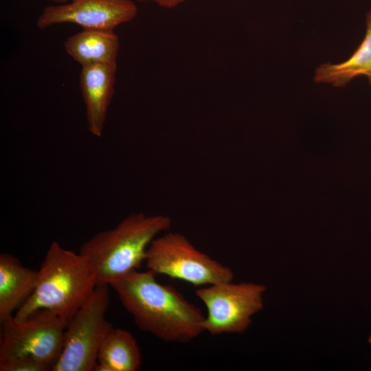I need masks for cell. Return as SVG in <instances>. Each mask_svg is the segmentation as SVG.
I'll return each instance as SVG.
<instances>
[{"label":"cell","instance_id":"3","mask_svg":"<svg viewBox=\"0 0 371 371\" xmlns=\"http://www.w3.org/2000/svg\"><path fill=\"white\" fill-rule=\"evenodd\" d=\"M170 227L168 216L132 213L115 227L99 232L85 241L79 253L91 266L97 285H109L137 270L145 261L152 241Z\"/></svg>","mask_w":371,"mask_h":371},{"label":"cell","instance_id":"15","mask_svg":"<svg viewBox=\"0 0 371 371\" xmlns=\"http://www.w3.org/2000/svg\"><path fill=\"white\" fill-rule=\"evenodd\" d=\"M138 1H152L164 8H173L186 0H137Z\"/></svg>","mask_w":371,"mask_h":371},{"label":"cell","instance_id":"11","mask_svg":"<svg viewBox=\"0 0 371 371\" xmlns=\"http://www.w3.org/2000/svg\"><path fill=\"white\" fill-rule=\"evenodd\" d=\"M64 46L67 53L83 66L117 63L120 42L113 30L83 29L68 37Z\"/></svg>","mask_w":371,"mask_h":371},{"label":"cell","instance_id":"13","mask_svg":"<svg viewBox=\"0 0 371 371\" xmlns=\"http://www.w3.org/2000/svg\"><path fill=\"white\" fill-rule=\"evenodd\" d=\"M368 78L371 85V10L366 16V32L364 39L346 61L339 64L325 63L315 71L317 82L330 83L342 87L357 76Z\"/></svg>","mask_w":371,"mask_h":371},{"label":"cell","instance_id":"5","mask_svg":"<svg viewBox=\"0 0 371 371\" xmlns=\"http://www.w3.org/2000/svg\"><path fill=\"white\" fill-rule=\"evenodd\" d=\"M109 285H97L67 324L63 350L52 371H93L100 344L111 325L105 317Z\"/></svg>","mask_w":371,"mask_h":371},{"label":"cell","instance_id":"6","mask_svg":"<svg viewBox=\"0 0 371 371\" xmlns=\"http://www.w3.org/2000/svg\"><path fill=\"white\" fill-rule=\"evenodd\" d=\"M265 286L252 282H220L202 286L196 296L207 313L204 331L212 335L242 333L251 323V317L263 308Z\"/></svg>","mask_w":371,"mask_h":371},{"label":"cell","instance_id":"1","mask_svg":"<svg viewBox=\"0 0 371 371\" xmlns=\"http://www.w3.org/2000/svg\"><path fill=\"white\" fill-rule=\"evenodd\" d=\"M156 274L134 270L112 282L124 308L142 330L171 343H188L204 332L205 315L179 291L162 284Z\"/></svg>","mask_w":371,"mask_h":371},{"label":"cell","instance_id":"16","mask_svg":"<svg viewBox=\"0 0 371 371\" xmlns=\"http://www.w3.org/2000/svg\"><path fill=\"white\" fill-rule=\"evenodd\" d=\"M52 1H54L55 3H68L72 0H50Z\"/></svg>","mask_w":371,"mask_h":371},{"label":"cell","instance_id":"9","mask_svg":"<svg viewBox=\"0 0 371 371\" xmlns=\"http://www.w3.org/2000/svg\"><path fill=\"white\" fill-rule=\"evenodd\" d=\"M117 63H97L82 66L80 88L84 100L89 132L102 135L115 80Z\"/></svg>","mask_w":371,"mask_h":371},{"label":"cell","instance_id":"17","mask_svg":"<svg viewBox=\"0 0 371 371\" xmlns=\"http://www.w3.org/2000/svg\"><path fill=\"white\" fill-rule=\"evenodd\" d=\"M369 342L371 344V337L369 338Z\"/></svg>","mask_w":371,"mask_h":371},{"label":"cell","instance_id":"14","mask_svg":"<svg viewBox=\"0 0 371 371\" xmlns=\"http://www.w3.org/2000/svg\"><path fill=\"white\" fill-rule=\"evenodd\" d=\"M52 368L34 357L24 355L0 361V371H49Z\"/></svg>","mask_w":371,"mask_h":371},{"label":"cell","instance_id":"4","mask_svg":"<svg viewBox=\"0 0 371 371\" xmlns=\"http://www.w3.org/2000/svg\"><path fill=\"white\" fill-rule=\"evenodd\" d=\"M146 268L156 275L203 286L232 281L234 273L227 266L197 249L183 234L168 232L157 236L149 245Z\"/></svg>","mask_w":371,"mask_h":371},{"label":"cell","instance_id":"8","mask_svg":"<svg viewBox=\"0 0 371 371\" xmlns=\"http://www.w3.org/2000/svg\"><path fill=\"white\" fill-rule=\"evenodd\" d=\"M137 8L133 0H72L45 7L38 16L36 25L40 30L70 23L83 29L113 30L117 26L131 21Z\"/></svg>","mask_w":371,"mask_h":371},{"label":"cell","instance_id":"10","mask_svg":"<svg viewBox=\"0 0 371 371\" xmlns=\"http://www.w3.org/2000/svg\"><path fill=\"white\" fill-rule=\"evenodd\" d=\"M37 270L24 267L8 253L0 254V324L14 317L32 294Z\"/></svg>","mask_w":371,"mask_h":371},{"label":"cell","instance_id":"2","mask_svg":"<svg viewBox=\"0 0 371 371\" xmlns=\"http://www.w3.org/2000/svg\"><path fill=\"white\" fill-rule=\"evenodd\" d=\"M97 286L95 274L80 253L52 241L37 270L32 294L16 312L21 321L41 309H47L67 324Z\"/></svg>","mask_w":371,"mask_h":371},{"label":"cell","instance_id":"12","mask_svg":"<svg viewBox=\"0 0 371 371\" xmlns=\"http://www.w3.org/2000/svg\"><path fill=\"white\" fill-rule=\"evenodd\" d=\"M142 352L131 333L112 324L98 350L95 371H137L142 365Z\"/></svg>","mask_w":371,"mask_h":371},{"label":"cell","instance_id":"7","mask_svg":"<svg viewBox=\"0 0 371 371\" xmlns=\"http://www.w3.org/2000/svg\"><path fill=\"white\" fill-rule=\"evenodd\" d=\"M1 325L0 361L30 355L52 368L63 350L67 323L47 309H41L21 321L14 317Z\"/></svg>","mask_w":371,"mask_h":371}]
</instances>
